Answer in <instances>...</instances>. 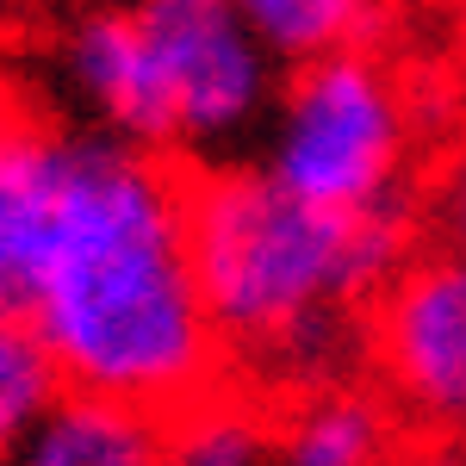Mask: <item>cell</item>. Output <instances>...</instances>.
I'll use <instances>...</instances> for the list:
<instances>
[{"mask_svg": "<svg viewBox=\"0 0 466 466\" xmlns=\"http://www.w3.org/2000/svg\"><path fill=\"white\" fill-rule=\"evenodd\" d=\"M69 392L180 417L224 386V342L199 292L187 180L162 149L63 137L56 224L32 299Z\"/></svg>", "mask_w": 466, "mask_h": 466, "instance_id": "6da1fadb", "label": "cell"}, {"mask_svg": "<svg viewBox=\"0 0 466 466\" xmlns=\"http://www.w3.org/2000/svg\"><path fill=\"white\" fill-rule=\"evenodd\" d=\"M199 292L224 342V373L268 398L355 380L367 311L410 261L404 212H336L268 168H218L187 187Z\"/></svg>", "mask_w": 466, "mask_h": 466, "instance_id": "7a4b0ae2", "label": "cell"}, {"mask_svg": "<svg viewBox=\"0 0 466 466\" xmlns=\"http://www.w3.org/2000/svg\"><path fill=\"white\" fill-rule=\"evenodd\" d=\"M75 100L144 149H230L268 118L280 63L230 0H131L63 44Z\"/></svg>", "mask_w": 466, "mask_h": 466, "instance_id": "3957f363", "label": "cell"}, {"mask_svg": "<svg viewBox=\"0 0 466 466\" xmlns=\"http://www.w3.org/2000/svg\"><path fill=\"white\" fill-rule=\"evenodd\" d=\"M417 94L367 44L311 56L268 106V175L336 212H404L417 162Z\"/></svg>", "mask_w": 466, "mask_h": 466, "instance_id": "277c9868", "label": "cell"}, {"mask_svg": "<svg viewBox=\"0 0 466 466\" xmlns=\"http://www.w3.org/2000/svg\"><path fill=\"white\" fill-rule=\"evenodd\" d=\"M367 355L398 423L466 435V249L404 261L367 311Z\"/></svg>", "mask_w": 466, "mask_h": 466, "instance_id": "5b68a950", "label": "cell"}, {"mask_svg": "<svg viewBox=\"0 0 466 466\" xmlns=\"http://www.w3.org/2000/svg\"><path fill=\"white\" fill-rule=\"evenodd\" d=\"M63 137L69 131L0 112V318H32L50 224H56Z\"/></svg>", "mask_w": 466, "mask_h": 466, "instance_id": "8992f818", "label": "cell"}, {"mask_svg": "<svg viewBox=\"0 0 466 466\" xmlns=\"http://www.w3.org/2000/svg\"><path fill=\"white\" fill-rule=\"evenodd\" d=\"M280 466H392L398 461V410L386 392L336 380L305 398H287L274 430Z\"/></svg>", "mask_w": 466, "mask_h": 466, "instance_id": "52a82bcc", "label": "cell"}, {"mask_svg": "<svg viewBox=\"0 0 466 466\" xmlns=\"http://www.w3.org/2000/svg\"><path fill=\"white\" fill-rule=\"evenodd\" d=\"M168 417L94 392H63L6 466H156Z\"/></svg>", "mask_w": 466, "mask_h": 466, "instance_id": "ba28073f", "label": "cell"}, {"mask_svg": "<svg viewBox=\"0 0 466 466\" xmlns=\"http://www.w3.org/2000/svg\"><path fill=\"white\" fill-rule=\"evenodd\" d=\"M243 13L274 63H311V56H329V50H355V44H373V32L386 25V6L392 0H230Z\"/></svg>", "mask_w": 466, "mask_h": 466, "instance_id": "9c48e42d", "label": "cell"}, {"mask_svg": "<svg viewBox=\"0 0 466 466\" xmlns=\"http://www.w3.org/2000/svg\"><path fill=\"white\" fill-rule=\"evenodd\" d=\"M63 392H69V380L50 355V342L32 329V318H0V466L56 410Z\"/></svg>", "mask_w": 466, "mask_h": 466, "instance_id": "30bf717a", "label": "cell"}, {"mask_svg": "<svg viewBox=\"0 0 466 466\" xmlns=\"http://www.w3.org/2000/svg\"><path fill=\"white\" fill-rule=\"evenodd\" d=\"M268 454H274V435L261 430L255 404L212 392L206 404L168 417L156 466H268Z\"/></svg>", "mask_w": 466, "mask_h": 466, "instance_id": "8fae6325", "label": "cell"}, {"mask_svg": "<svg viewBox=\"0 0 466 466\" xmlns=\"http://www.w3.org/2000/svg\"><path fill=\"white\" fill-rule=\"evenodd\" d=\"M435 230L448 249H466V149L441 168V187H435Z\"/></svg>", "mask_w": 466, "mask_h": 466, "instance_id": "7c38bea8", "label": "cell"}, {"mask_svg": "<svg viewBox=\"0 0 466 466\" xmlns=\"http://www.w3.org/2000/svg\"><path fill=\"white\" fill-rule=\"evenodd\" d=\"M392 466H466V435H423L417 448H398Z\"/></svg>", "mask_w": 466, "mask_h": 466, "instance_id": "4fadbf2b", "label": "cell"}, {"mask_svg": "<svg viewBox=\"0 0 466 466\" xmlns=\"http://www.w3.org/2000/svg\"><path fill=\"white\" fill-rule=\"evenodd\" d=\"M454 37H461V56H466V6H461V25H454Z\"/></svg>", "mask_w": 466, "mask_h": 466, "instance_id": "5bb4252c", "label": "cell"}]
</instances>
